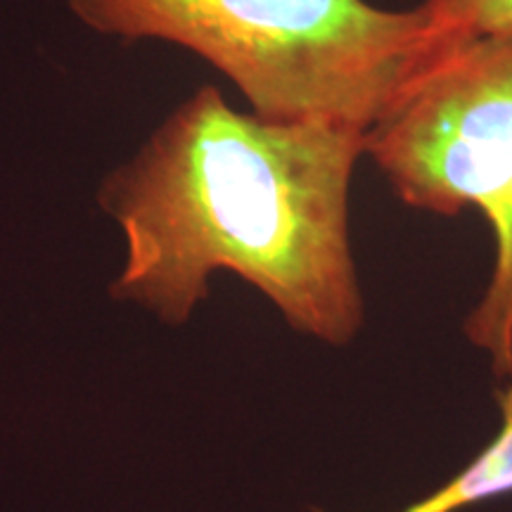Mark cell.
<instances>
[{
	"instance_id": "obj_1",
	"label": "cell",
	"mask_w": 512,
	"mask_h": 512,
	"mask_svg": "<svg viewBox=\"0 0 512 512\" xmlns=\"http://www.w3.org/2000/svg\"><path fill=\"white\" fill-rule=\"evenodd\" d=\"M363 157L358 128L256 117L200 86L100 185L126 235L112 297L181 325L230 271L290 328L344 347L366 323L349 230Z\"/></svg>"
},
{
	"instance_id": "obj_2",
	"label": "cell",
	"mask_w": 512,
	"mask_h": 512,
	"mask_svg": "<svg viewBox=\"0 0 512 512\" xmlns=\"http://www.w3.org/2000/svg\"><path fill=\"white\" fill-rule=\"evenodd\" d=\"M86 27L174 43L235 83L256 117L366 133L458 36L430 5L368 0H64Z\"/></svg>"
},
{
	"instance_id": "obj_3",
	"label": "cell",
	"mask_w": 512,
	"mask_h": 512,
	"mask_svg": "<svg viewBox=\"0 0 512 512\" xmlns=\"http://www.w3.org/2000/svg\"><path fill=\"white\" fill-rule=\"evenodd\" d=\"M363 155L406 207L482 211L494 271L465 335L512 380V36L458 38L363 133Z\"/></svg>"
},
{
	"instance_id": "obj_4",
	"label": "cell",
	"mask_w": 512,
	"mask_h": 512,
	"mask_svg": "<svg viewBox=\"0 0 512 512\" xmlns=\"http://www.w3.org/2000/svg\"><path fill=\"white\" fill-rule=\"evenodd\" d=\"M501 430L458 475L401 512H458L491 498L512 494V382L496 392Z\"/></svg>"
},
{
	"instance_id": "obj_5",
	"label": "cell",
	"mask_w": 512,
	"mask_h": 512,
	"mask_svg": "<svg viewBox=\"0 0 512 512\" xmlns=\"http://www.w3.org/2000/svg\"><path fill=\"white\" fill-rule=\"evenodd\" d=\"M458 38L512 36V0H425Z\"/></svg>"
}]
</instances>
